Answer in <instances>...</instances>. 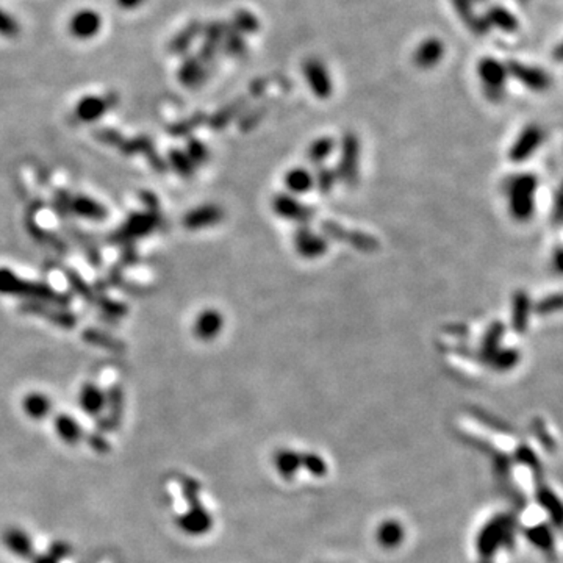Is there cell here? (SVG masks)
I'll list each match as a JSON object with an SVG mask.
<instances>
[{
  "label": "cell",
  "mask_w": 563,
  "mask_h": 563,
  "mask_svg": "<svg viewBox=\"0 0 563 563\" xmlns=\"http://www.w3.org/2000/svg\"><path fill=\"white\" fill-rule=\"evenodd\" d=\"M319 232L329 241H340L364 253H374L381 248V243L374 235L366 234L364 230L346 229L343 224L334 219H322L319 224Z\"/></svg>",
  "instance_id": "cell-2"
},
{
  "label": "cell",
  "mask_w": 563,
  "mask_h": 563,
  "mask_svg": "<svg viewBox=\"0 0 563 563\" xmlns=\"http://www.w3.org/2000/svg\"><path fill=\"white\" fill-rule=\"evenodd\" d=\"M337 148V141L332 136H319L307 148V161L312 166H324Z\"/></svg>",
  "instance_id": "cell-18"
},
{
  "label": "cell",
  "mask_w": 563,
  "mask_h": 563,
  "mask_svg": "<svg viewBox=\"0 0 563 563\" xmlns=\"http://www.w3.org/2000/svg\"><path fill=\"white\" fill-rule=\"evenodd\" d=\"M230 27H234L238 33L244 35H253L260 30V21L256 14L248 11V10H240L234 14L232 24Z\"/></svg>",
  "instance_id": "cell-24"
},
{
  "label": "cell",
  "mask_w": 563,
  "mask_h": 563,
  "mask_svg": "<svg viewBox=\"0 0 563 563\" xmlns=\"http://www.w3.org/2000/svg\"><path fill=\"white\" fill-rule=\"evenodd\" d=\"M222 329V316L216 310H207L199 316L196 322L197 335L204 340H213Z\"/></svg>",
  "instance_id": "cell-21"
},
{
  "label": "cell",
  "mask_w": 563,
  "mask_h": 563,
  "mask_svg": "<svg viewBox=\"0 0 563 563\" xmlns=\"http://www.w3.org/2000/svg\"><path fill=\"white\" fill-rule=\"evenodd\" d=\"M122 10H135L144 4V0H116Z\"/></svg>",
  "instance_id": "cell-31"
},
{
  "label": "cell",
  "mask_w": 563,
  "mask_h": 563,
  "mask_svg": "<svg viewBox=\"0 0 563 563\" xmlns=\"http://www.w3.org/2000/svg\"><path fill=\"white\" fill-rule=\"evenodd\" d=\"M268 84H269V80H268V79H257V80H253L252 84H251V89H249L251 96H252V97H261V96H263L265 92H266Z\"/></svg>",
  "instance_id": "cell-30"
},
{
  "label": "cell",
  "mask_w": 563,
  "mask_h": 563,
  "mask_svg": "<svg viewBox=\"0 0 563 563\" xmlns=\"http://www.w3.org/2000/svg\"><path fill=\"white\" fill-rule=\"evenodd\" d=\"M313 179H315V188L318 190L322 196L330 195L338 183L337 171L334 168H327V166H319L316 169Z\"/></svg>",
  "instance_id": "cell-25"
},
{
  "label": "cell",
  "mask_w": 563,
  "mask_h": 563,
  "mask_svg": "<svg viewBox=\"0 0 563 563\" xmlns=\"http://www.w3.org/2000/svg\"><path fill=\"white\" fill-rule=\"evenodd\" d=\"M296 253L305 260L321 258L329 251V240L321 232H316L308 224L297 226L293 235Z\"/></svg>",
  "instance_id": "cell-6"
},
{
  "label": "cell",
  "mask_w": 563,
  "mask_h": 563,
  "mask_svg": "<svg viewBox=\"0 0 563 563\" xmlns=\"http://www.w3.org/2000/svg\"><path fill=\"white\" fill-rule=\"evenodd\" d=\"M202 30H204L202 22L192 21L191 24L180 30V32L173 38V41L169 43V52L175 53V55H183V53H187L188 49L197 40V36L202 33Z\"/></svg>",
  "instance_id": "cell-19"
},
{
  "label": "cell",
  "mask_w": 563,
  "mask_h": 563,
  "mask_svg": "<svg viewBox=\"0 0 563 563\" xmlns=\"http://www.w3.org/2000/svg\"><path fill=\"white\" fill-rule=\"evenodd\" d=\"M21 33V26L16 18H13L4 10H0V35L5 38H16Z\"/></svg>",
  "instance_id": "cell-28"
},
{
  "label": "cell",
  "mask_w": 563,
  "mask_h": 563,
  "mask_svg": "<svg viewBox=\"0 0 563 563\" xmlns=\"http://www.w3.org/2000/svg\"><path fill=\"white\" fill-rule=\"evenodd\" d=\"M304 77L308 83V88L313 94L326 100L334 94V82L327 66L318 58H307L304 63Z\"/></svg>",
  "instance_id": "cell-9"
},
{
  "label": "cell",
  "mask_w": 563,
  "mask_h": 563,
  "mask_svg": "<svg viewBox=\"0 0 563 563\" xmlns=\"http://www.w3.org/2000/svg\"><path fill=\"white\" fill-rule=\"evenodd\" d=\"M504 335H505V324L503 321H493L488 329L485 330L479 351L476 352V357L479 359V361L488 365V361L498 352V349L503 348Z\"/></svg>",
  "instance_id": "cell-12"
},
{
  "label": "cell",
  "mask_w": 563,
  "mask_h": 563,
  "mask_svg": "<svg viewBox=\"0 0 563 563\" xmlns=\"http://www.w3.org/2000/svg\"><path fill=\"white\" fill-rule=\"evenodd\" d=\"M111 97H88L84 99L83 102L77 108V114L84 121H89V119H94L97 116H100L108 106H110L113 102L110 100Z\"/></svg>",
  "instance_id": "cell-23"
},
{
  "label": "cell",
  "mask_w": 563,
  "mask_h": 563,
  "mask_svg": "<svg viewBox=\"0 0 563 563\" xmlns=\"http://www.w3.org/2000/svg\"><path fill=\"white\" fill-rule=\"evenodd\" d=\"M521 361V352L518 348H499L495 356L488 361V366L495 369L496 373L512 371Z\"/></svg>",
  "instance_id": "cell-20"
},
{
  "label": "cell",
  "mask_w": 563,
  "mask_h": 563,
  "mask_svg": "<svg viewBox=\"0 0 563 563\" xmlns=\"http://www.w3.org/2000/svg\"><path fill=\"white\" fill-rule=\"evenodd\" d=\"M221 50L226 52L229 57L241 58L248 53V43H246L241 33H238L234 27L229 26L221 44Z\"/></svg>",
  "instance_id": "cell-22"
},
{
  "label": "cell",
  "mask_w": 563,
  "mask_h": 563,
  "mask_svg": "<svg viewBox=\"0 0 563 563\" xmlns=\"http://www.w3.org/2000/svg\"><path fill=\"white\" fill-rule=\"evenodd\" d=\"M560 192H557V196H555V210H554V214H555V221H560Z\"/></svg>",
  "instance_id": "cell-33"
},
{
  "label": "cell",
  "mask_w": 563,
  "mask_h": 563,
  "mask_svg": "<svg viewBox=\"0 0 563 563\" xmlns=\"http://www.w3.org/2000/svg\"><path fill=\"white\" fill-rule=\"evenodd\" d=\"M246 105H248V100L243 97V99L235 100L234 104H230L229 106L224 108V110H221L218 114H216V118L213 119L214 127H222L224 124H227V122L232 121L235 116H238V114L244 110Z\"/></svg>",
  "instance_id": "cell-27"
},
{
  "label": "cell",
  "mask_w": 563,
  "mask_h": 563,
  "mask_svg": "<svg viewBox=\"0 0 563 563\" xmlns=\"http://www.w3.org/2000/svg\"><path fill=\"white\" fill-rule=\"evenodd\" d=\"M271 208L275 216L295 222L297 226L308 224L315 218V208L297 200L296 196L288 192H277L271 199Z\"/></svg>",
  "instance_id": "cell-5"
},
{
  "label": "cell",
  "mask_w": 563,
  "mask_h": 563,
  "mask_svg": "<svg viewBox=\"0 0 563 563\" xmlns=\"http://www.w3.org/2000/svg\"><path fill=\"white\" fill-rule=\"evenodd\" d=\"M446 48L444 43L439 38H427L418 44V48L413 52V63L416 67L422 69V71H430V69L437 67L442 60L444 58Z\"/></svg>",
  "instance_id": "cell-10"
},
{
  "label": "cell",
  "mask_w": 563,
  "mask_h": 563,
  "mask_svg": "<svg viewBox=\"0 0 563 563\" xmlns=\"http://www.w3.org/2000/svg\"><path fill=\"white\" fill-rule=\"evenodd\" d=\"M477 74L482 83V91L493 104H501L507 94L508 72L503 63L493 57H483L477 65Z\"/></svg>",
  "instance_id": "cell-3"
},
{
  "label": "cell",
  "mask_w": 563,
  "mask_h": 563,
  "mask_svg": "<svg viewBox=\"0 0 563 563\" xmlns=\"http://www.w3.org/2000/svg\"><path fill=\"white\" fill-rule=\"evenodd\" d=\"M100 27H102V19L92 10L79 11L69 22V32L79 40H89V38L96 36Z\"/></svg>",
  "instance_id": "cell-13"
},
{
  "label": "cell",
  "mask_w": 563,
  "mask_h": 563,
  "mask_svg": "<svg viewBox=\"0 0 563 563\" xmlns=\"http://www.w3.org/2000/svg\"><path fill=\"white\" fill-rule=\"evenodd\" d=\"M179 79L185 87H199L208 79V67L197 57H188L180 66Z\"/></svg>",
  "instance_id": "cell-17"
},
{
  "label": "cell",
  "mask_w": 563,
  "mask_h": 563,
  "mask_svg": "<svg viewBox=\"0 0 563 563\" xmlns=\"http://www.w3.org/2000/svg\"><path fill=\"white\" fill-rule=\"evenodd\" d=\"M508 77H513V79L521 83L523 87H526L528 89L534 92H545L550 89L552 84L551 75L547 74L545 69L538 66H530L526 63H521V61L512 60L505 65Z\"/></svg>",
  "instance_id": "cell-7"
},
{
  "label": "cell",
  "mask_w": 563,
  "mask_h": 563,
  "mask_svg": "<svg viewBox=\"0 0 563 563\" xmlns=\"http://www.w3.org/2000/svg\"><path fill=\"white\" fill-rule=\"evenodd\" d=\"M266 114V108L265 106H257L253 108V110L248 114V116H244L241 121V127L244 130H249L252 127H256L258 122L265 118Z\"/></svg>",
  "instance_id": "cell-29"
},
{
  "label": "cell",
  "mask_w": 563,
  "mask_h": 563,
  "mask_svg": "<svg viewBox=\"0 0 563 563\" xmlns=\"http://www.w3.org/2000/svg\"><path fill=\"white\" fill-rule=\"evenodd\" d=\"M540 180L534 173L515 174L504 185L507 208L516 222H529L535 216V195Z\"/></svg>",
  "instance_id": "cell-1"
},
{
  "label": "cell",
  "mask_w": 563,
  "mask_h": 563,
  "mask_svg": "<svg viewBox=\"0 0 563 563\" xmlns=\"http://www.w3.org/2000/svg\"><path fill=\"white\" fill-rule=\"evenodd\" d=\"M545 140L543 130L535 124H530L521 130V133L516 136L515 143L508 149V160L515 165H521L528 161L537 149L542 146Z\"/></svg>",
  "instance_id": "cell-8"
},
{
  "label": "cell",
  "mask_w": 563,
  "mask_h": 563,
  "mask_svg": "<svg viewBox=\"0 0 563 563\" xmlns=\"http://www.w3.org/2000/svg\"><path fill=\"white\" fill-rule=\"evenodd\" d=\"M562 310V295L560 293H551L545 297H542L532 305V313L538 316H551L559 313Z\"/></svg>",
  "instance_id": "cell-26"
},
{
  "label": "cell",
  "mask_w": 563,
  "mask_h": 563,
  "mask_svg": "<svg viewBox=\"0 0 563 563\" xmlns=\"http://www.w3.org/2000/svg\"><path fill=\"white\" fill-rule=\"evenodd\" d=\"M552 263H554V266H555V273L560 274V273H562V251H560V248L555 249Z\"/></svg>",
  "instance_id": "cell-32"
},
{
  "label": "cell",
  "mask_w": 563,
  "mask_h": 563,
  "mask_svg": "<svg viewBox=\"0 0 563 563\" xmlns=\"http://www.w3.org/2000/svg\"><path fill=\"white\" fill-rule=\"evenodd\" d=\"M483 18L487 21L490 28L495 27L504 33H515L516 30L520 28L518 19H516L515 14L510 10H507L505 6L501 5L490 6V9L485 11Z\"/></svg>",
  "instance_id": "cell-16"
},
{
  "label": "cell",
  "mask_w": 563,
  "mask_h": 563,
  "mask_svg": "<svg viewBox=\"0 0 563 563\" xmlns=\"http://www.w3.org/2000/svg\"><path fill=\"white\" fill-rule=\"evenodd\" d=\"M338 182L354 188L360 179V140L354 132H346L341 138L340 163L335 169Z\"/></svg>",
  "instance_id": "cell-4"
},
{
  "label": "cell",
  "mask_w": 563,
  "mask_h": 563,
  "mask_svg": "<svg viewBox=\"0 0 563 563\" xmlns=\"http://www.w3.org/2000/svg\"><path fill=\"white\" fill-rule=\"evenodd\" d=\"M283 187L287 188L288 195L302 196L315 188L313 173L308 171L304 166H295L288 169L283 175Z\"/></svg>",
  "instance_id": "cell-15"
},
{
  "label": "cell",
  "mask_w": 563,
  "mask_h": 563,
  "mask_svg": "<svg viewBox=\"0 0 563 563\" xmlns=\"http://www.w3.org/2000/svg\"><path fill=\"white\" fill-rule=\"evenodd\" d=\"M451 4L454 10H456L457 16L468 27L469 32L477 36H483L488 33L490 26L487 24L483 16H477L473 0H451Z\"/></svg>",
  "instance_id": "cell-14"
},
{
  "label": "cell",
  "mask_w": 563,
  "mask_h": 563,
  "mask_svg": "<svg viewBox=\"0 0 563 563\" xmlns=\"http://www.w3.org/2000/svg\"><path fill=\"white\" fill-rule=\"evenodd\" d=\"M532 305H534V302H532L528 291L516 290L512 295L510 327L516 335H523L528 332L532 316Z\"/></svg>",
  "instance_id": "cell-11"
},
{
  "label": "cell",
  "mask_w": 563,
  "mask_h": 563,
  "mask_svg": "<svg viewBox=\"0 0 563 563\" xmlns=\"http://www.w3.org/2000/svg\"><path fill=\"white\" fill-rule=\"evenodd\" d=\"M473 2H474V4H483L485 0H473Z\"/></svg>",
  "instance_id": "cell-34"
}]
</instances>
